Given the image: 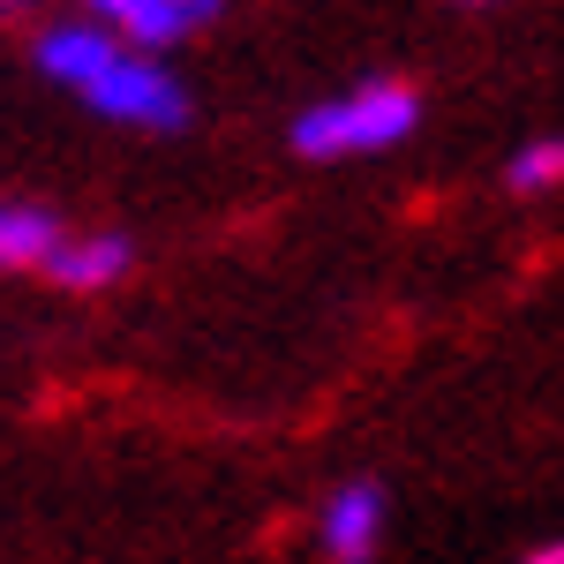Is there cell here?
I'll return each mask as SVG.
<instances>
[{
  "label": "cell",
  "instance_id": "obj_8",
  "mask_svg": "<svg viewBox=\"0 0 564 564\" xmlns=\"http://www.w3.org/2000/svg\"><path fill=\"white\" fill-rule=\"evenodd\" d=\"M505 181H512L520 196H534V188H557V181H564V135H557V143H527Z\"/></svg>",
  "mask_w": 564,
  "mask_h": 564
},
{
  "label": "cell",
  "instance_id": "obj_5",
  "mask_svg": "<svg viewBox=\"0 0 564 564\" xmlns=\"http://www.w3.org/2000/svg\"><path fill=\"white\" fill-rule=\"evenodd\" d=\"M45 271L61 279V286H76V294H98V286H113L121 271H129V241L121 234H98V241H61Z\"/></svg>",
  "mask_w": 564,
  "mask_h": 564
},
{
  "label": "cell",
  "instance_id": "obj_6",
  "mask_svg": "<svg viewBox=\"0 0 564 564\" xmlns=\"http://www.w3.org/2000/svg\"><path fill=\"white\" fill-rule=\"evenodd\" d=\"M106 61H113V39L90 31V23H61V31H45V39H39V68H45V76H61V84H76V90H84Z\"/></svg>",
  "mask_w": 564,
  "mask_h": 564
},
{
  "label": "cell",
  "instance_id": "obj_9",
  "mask_svg": "<svg viewBox=\"0 0 564 564\" xmlns=\"http://www.w3.org/2000/svg\"><path fill=\"white\" fill-rule=\"evenodd\" d=\"M527 564H564V542H550V550H534Z\"/></svg>",
  "mask_w": 564,
  "mask_h": 564
},
{
  "label": "cell",
  "instance_id": "obj_2",
  "mask_svg": "<svg viewBox=\"0 0 564 564\" xmlns=\"http://www.w3.org/2000/svg\"><path fill=\"white\" fill-rule=\"evenodd\" d=\"M84 98L98 113H113V121H135V129H181V121H188V90H181L166 68L129 61V53H113L84 84Z\"/></svg>",
  "mask_w": 564,
  "mask_h": 564
},
{
  "label": "cell",
  "instance_id": "obj_1",
  "mask_svg": "<svg viewBox=\"0 0 564 564\" xmlns=\"http://www.w3.org/2000/svg\"><path fill=\"white\" fill-rule=\"evenodd\" d=\"M422 121V98L406 84H361L339 106H308L294 121V151L302 159H347V151H391L399 135Z\"/></svg>",
  "mask_w": 564,
  "mask_h": 564
},
{
  "label": "cell",
  "instance_id": "obj_3",
  "mask_svg": "<svg viewBox=\"0 0 564 564\" xmlns=\"http://www.w3.org/2000/svg\"><path fill=\"white\" fill-rule=\"evenodd\" d=\"M377 534H384V489H377V481H347V489L324 505V557L332 564H369L377 557Z\"/></svg>",
  "mask_w": 564,
  "mask_h": 564
},
{
  "label": "cell",
  "instance_id": "obj_4",
  "mask_svg": "<svg viewBox=\"0 0 564 564\" xmlns=\"http://www.w3.org/2000/svg\"><path fill=\"white\" fill-rule=\"evenodd\" d=\"M226 0H90V15H106L113 31H129L135 45H174L196 23H212Z\"/></svg>",
  "mask_w": 564,
  "mask_h": 564
},
{
  "label": "cell",
  "instance_id": "obj_7",
  "mask_svg": "<svg viewBox=\"0 0 564 564\" xmlns=\"http://www.w3.org/2000/svg\"><path fill=\"white\" fill-rule=\"evenodd\" d=\"M61 249V226L31 204H0V263L8 271H23V263H45Z\"/></svg>",
  "mask_w": 564,
  "mask_h": 564
}]
</instances>
